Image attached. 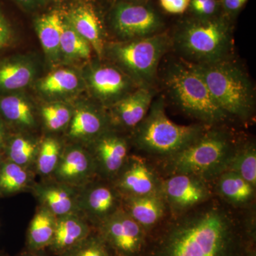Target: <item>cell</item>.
<instances>
[{
	"mask_svg": "<svg viewBox=\"0 0 256 256\" xmlns=\"http://www.w3.org/2000/svg\"><path fill=\"white\" fill-rule=\"evenodd\" d=\"M238 242L233 216L212 204L170 224L156 256H236Z\"/></svg>",
	"mask_w": 256,
	"mask_h": 256,
	"instance_id": "cell-1",
	"label": "cell"
},
{
	"mask_svg": "<svg viewBox=\"0 0 256 256\" xmlns=\"http://www.w3.org/2000/svg\"><path fill=\"white\" fill-rule=\"evenodd\" d=\"M234 23L224 15L197 18L185 15L170 34L172 50L193 65L208 64L234 57Z\"/></svg>",
	"mask_w": 256,
	"mask_h": 256,
	"instance_id": "cell-2",
	"label": "cell"
},
{
	"mask_svg": "<svg viewBox=\"0 0 256 256\" xmlns=\"http://www.w3.org/2000/svg\"><path fill=\"white\" fill-rule=\"evenodd\" d=\"M158 82L173 105L208 127H214L226 117L210 95L204 80L188 62L178 58L159 70Z\"/></svg>",
	"mask_w": 256,
	"mask_h": 256,
	"instance_id": "cell-3",
	"label": "cell"
},
{
	"mask_svg": "<svg viewBox=\"0 0 256 256\" xmlns=\"http://www.w3.org/2000/svg\"><path fill=\"white\" fill-rule=\"evenodd\" d=\"M192 65L228 119L247 122L254 117L255 87L248 74L234 57L215 63Z\"/></svg>",
	"mask_w": 256,
	"mask_h": 256,
	"instance_id": "cell-4",
	"label": "cell"
},
{
	"mask_svg": "<svg viewBox=\"0 0 256 256\" xmlns=\"http://www.w3.org/2000/svg\"><path fill=\"white\" fill-rule=\"evenodd\" d=\"M236 148L230 133L210 127L190 146L164 158V169L169 175H191L207 182L227 170Z\"/></svg>",
	"mask_w": 256,
	"mask_h": 256,
	"instance_id": "cell-5",
	"label": "cell"
},
{
	"mask_svg": "<svg viewBox=\"0 0 256 256\" xmlns=\"http://www.w3.org/2000/svg\"><path fill=\"white\" fill-rule=\"evenodd\" d=\"M208 128L175 124L166 116L165 98L160 96L154 98L144 118L131 132L130 141L140 150L164 159L190 146Z\"/></svg>",
	"mask_w": 256,
	"mask_h": 256,
	"instance_id": "cell-6",
	"label": "cell"
},
{
	"mask_svg": "<svg viewBox=\"0 0 256 256\" xmlns=\"http://www.w3.org/2000/svg\"><path fill=\"white\" fill-rule=\"evenodd\" d=\"M172 50L170 34L106 44L104 58L117 66L139 87L156 88L160 63Z\"/></svg>",
	"mask_w": 256,
	"mask_h": 256,
	"instance_id": "cell-7",
	"label": "cell"
},
{
	"mask_svg": "<svg viewBox=\"0 0 256 256\" xmlns=\"http://www.w3.org/2000/svg\"><path fill=\"white\" fill-rule=\"evenodd\" d=\"M107 25L118 38L116 42L140 40L166 31L162 14L151 2L118 0L108 14Z\"/></svg>",
	"mask_w": 256,
	"mask_h": 256,
	"instance_id": "cell-8",
	"label": "cell"
},
{
	"mask_svg": "<svg viewBox=\"0 0 256 256\" xmlns=\"http://www.w3.org/2000/svg\"><path fill=\"white\" fill-rule=\"evenodd\" d=\"M82 78L95 102L106 109L140 88L117 66L98 58L86 66Z\"/></svg>",
	"mask_w": 256,
	"mask_h": 256,
	"instance_id": "cell-9",
	"label": "cell"
},
{
	"mask_svg": "<svg viewBox=\"0 0 256 256\" xmlns=\"http://www.w3.org/2000/svg\"><path fill=\"white\" fill-rule=\"evenodd\" d=\"M122 207V195L111 182L96 178L80 188L78 214L94 228Z\"/></svg>",
	"mask_w": 256,
	"mask_h": 256,
	"instance_id": "cell-10",
	"label": "cell"
},
{
	"mask_svg": "<svg viewBox=\"0 0 256 256\" xmlns=\"http://www.w3.org/2000/svg\"><path fill=\"white\" fill-rule=\"evenodd\" d=\"M73 106L72 120L64 134L66 142L88 146L112 129L107 110L98 102L82 101Z\"/></svg>",
	"mask_w": 256,
	"mask_h": 256,
	"instance_id": "cell-11",
	"label": "cell"
},
{
	"mask_svg": "<svg viewBox=\"0 0 256 256\" xmlns=\"http://www.w3.org/2000/svg\"><path fill=\"white\" fill-rule=\"evenodd\" d=\"M96 229L119 255L132 256L142 248L144 229L122 207Z\"/></svg>",
	"mask_w": 256,
	"mask_h": 256,
	"instance_id": "cell-12",
	"label": "cell"
},
{
	"mask_svg": "<svg viewBox=\"0 0 256 256\" xmlns=\"http://www.w3.org/2000/svg\"><path fill=\"white\" fill-rule=\"evenodd\" d=\"M130 143L129 138L112 128L86 146L95 161L98 178L114 180L130 156Z\"/></svg>",
	"mask_w": 256,
	"mask_h": 256,
	"instance_id": "cell-13",
	"label": "cell"
},
{
	"mask_svg": "<svg viewBox=\"0 0 256 256\" xmlns=\"http://www.w3.org/2000/svg\"><path fill=\"white\" fill-rule=\"evenodd\" d=\"M206 183L191 175H170L162 180L160 194L166 205L180 213L210 200V192Z\"/></svg>",
	"mask_w": 256,
	"mask_h": 256,
	"instance_id": "cell-14",
	"label": "cell"
},
{
	"mask_svg": "<svg viewBox=\"0 0 256 256\" xmlns=\"http://www.w3.org/2000/svg\"><path fill=\"white\" fill-rule=\"evenodd\" d=\"M111 182L122 196L161 194V178L146 160L140 156H129Z\"/></svg>",
	"mask_w": 256,
	"mask_h": 256,
	"instance_id": "cell-15",
	"label": "cell"
},
{
	"mask_svg": "<svg viewBox=\"0 0 256 256\" xmlns=\"http://www.w3.org/2000/svg\"><path fill=\"white\" fill-rule=\"evenodd\" d=\"M52 178L78 188L98 178L95 161L87 146L66 142L60 163Z\"/></svg>",
	"mask_w": 256,
	"mask_h": 256,
	"instance_id": "cell-16",
	"label": "cell"
},
{
	"mask_svg": "<svg viewBox=\"0 0 256 256\" xmlns=\"http://www.w3.org/2000/svg\"><path fill=\"white\" fill-rule=\"evenodd\" d=\"M156 96V88H138L108 108L111 127L116 130L132 131L142 122Z\"/></svg>",
	"mask_w": 256,
	"mask_h": 256,
	"instance_id": "cell-17",
	"label": "cell"
},
{
	"mask_svg": "<svg viewBox=\"0 0 256 256\" xmlns=\"http://www.w3.org/2000/svg\"><path fill=\"white\" fill-rule=\"evenodd\" d=\"M79 190L80 188L48 178L36 181L30 193L38 202V206L60 217L78 214Z\"/></svg>",
	"mask_w": 256,
	"mask_h": 256,
	"instance_id": "cell-18",
	"label": "cell"
},
{
	"mask_svg": "<svg viewBox=\"0 0 256 256\" xmlns=\"http://www.w3.org/2000/svg\"><path fill=\"white\" fill-rule=\"evenodd\" d=\"M0 118L12 132L35 133L40 126L38 109L20 92L0 95Z\"/></svg>",
	"mask_w": 256,
	"mask_h": 256,
	"instance_id": "cell-19",
	"label": "cell"
},
{
	"mask_svg": "<svg viewBox=\"0 0 256 256\" xmlns=\"http://www.w3.org/2000/svg\"><path fill=\"white\" fill-rule=\"evenodd\" d=\"M64 15L70 26L90 43L98 58L104 60V50L107 44L104 23L94 6L90 4H79Z\"/></svg>",
	"mask_w": 256,
	"mask_h": 256,
	"instance_id": "cell-20",
	"label": "cell"
},
{
	"mask_svg": "<svg viewBox=\"0 0 256 256\" xmlns=\"http://www.w3.org/2000/svg\"><path fill=\"white\" fill-rule=\"evenodd\" d=\"M38 65L26 56H14L0 60V95L20 92L34 82Z\"/></svg>",
	"mask_w": 256,
	"mask_h": 256,
	"instance_id": "cell-21",
	"label": "cell"
},
{
	"mask_svg": "<svg viewBox=\"0 0 256 256\" xmlns=\"http://www.w3.org/2000/svg\"><path fill=\"white\" fill-rule=\"evenodd\" d=\"M94 229L78 214L56 217L54 236L48 248L58 256L86 238Z\"/></svg>",
	"mask_w": 256,
	"mask_h": 256,
	"instance_id": "cell-22",
	"label": "cell"
},
{
	"mask_svg": "<svg viewBox=\"0 0 256 256\" xmlns=\"http://www.w3.org/2000/svg\"><path fill=\"white\" fill-rule=\"evenodd\" d=\"M85 87L84 78L74 69L52 70L36 82V90L50 101L62 100Z\"/></svg>",
	"mask_w": 256,
	"mask_h": 256,
	"instance_id": "cell-23",
	"label": "cell"
},
{
	"mask_svg": "<svg viewBox=\"0 0 256 256\" xmlns=\"http://www.w3.org/2000/svg\"><path fill=\"white\" fill-rule=\"evenodd\" d=\"M122 207L143 228H151L164 216L166 203L161 194L122 196Z\"/></svg>",
	"mask_w": 256,
	"mask_h": 256,
	"instance_id": "cell-24",
	"label": "cell"
},
{
	"mask_svg": "<svg viewBox=\"0 0 256 256\" xmlns=\"http://www.w3.org/2000/svg\"><path fill=\"white\" fill-rule=\"evenodd\" d=\"M41 138L34 133L12 132L4 148L5 160L34 172Z\"/></svg>",
	"mask_w": 256,
	"mask_h": 256,
	"instance_id": "cell-25",
	"label": "cell"
},
{
	"mask_svg": "<svg viewBox=\"0 0 256 256\" xmlns=\"http://www.w3.org/2000/svg\"><path fill=\"white\" fill-rule=\"evenodd\" d=\"M63 14L52 12L42 15L35 22L37 36L47 60L56 63L60 60V40Z\"/></svg>",
	"mask_w": 256,
	"mask_h": 256,
	"instance_id": "cell-26",
	"label": "cell"
},
{
	"mask_svg": "<svg viewBox=\"0 0 256 256\" xmlns=\"http://www.w3.org/2000/svg\"><path fill=\"white\" fill-rule=\"evenodd\" d=\"M56 216L44 207L37 206L28 224L26 247L30 250H44L54 236Z\"/></svg>",
	"mask_w": 256,
	"mask_h": 256,
	"instance_id": "cell-27",
	"label": "cell"
},
{
	"mask_svg": "<svg viewBox=\"0 0 256 256\" xmlns=\"http://www.w3.org/2000/svg\"><path fill=\"white\" fill-rule=\"evenodd\" d=\"M33 170L5 160L0 170V196H10L31 192L36 182Z\"/></svg>",
	"mask_w": 256,
	"mask_h": 256,
	"instance_id": "cell-28",
	"label": "cell"
},
{
	"mask_svg": "<svg viewBox=\"0 0 256 256\" xmlns=\"http://www.w3.org/2000/svg\"><path fill=\"white\" fill-rule=\"evenodd\" d=\"M74 106L63 100L48 101L38 108L40 126L44 130V134L58 136L65 133L68 128Z\"/></svg>",
	"mask_w": 256,
	"mask_h": 256,
	"instance_id": "cell-29",
	"label": "cell"
},
{
	"mask_svg": "<svg viewBox=\"0 0 256 256\" xmlns=\"http://www.w3.org/2000/svg\"><path fill=\"white\" fill-rule=\"evenodd\" d=\"M66 142L63 138L53 134L41 138L34 172L40 178H52L62 158Z\"/></svg>",
	"mask_w": 256,
	"mask_h": 256,
	"instance_id": "cell-30",
	"label": "cell"
},
{
	"mask_svg": "<svg viewBox=\"0 0 256 256\" xmlns=\"http://www.w3.org/2000/svg\"><path fill=\"white\" fill-rule=\"evenodd\" d=\"M218 194L228 203L242 205L252 201L256 188L232 171H225L217 178Z\"/></svg>",
	"mask_w": 256,
	"mask_h": 256,
	"instance_id": "cell-31",
	"label": "cell"
},
{
	"mask_svg": "<svg viewBox=\"0 0 256 256\" xmlns=\"http://www.w3.org/2000/svg\"><path fill=\"white\" fill-rule=\"evenodd\" d=\"M92 46L67 21L63 14L60 40V58L68 62L90 60Z\"/></svg>",
	"mask_w": 256,
	"mask_h": 256,
	"instance_id": "cell-32",
	"label": "cell"
},
{
	"mask_svg": "<svg viewBox=\"0 0 256 256\" xmlns=\"http://www.w3.org/2000/svg\"><path fill=\"white\" fill-rule=\"evenodd\" d=\"M226 171H232L256 188V148L254 142L236 148Z\"/></svg>",
	"mask_w": 256,
	"mask_h": 256,
	"instance_id": "cell-33",
	"label": "cell"
},
{
	"mask_svg": "<svg viewBox=\"0 0 256 256\" xmlns=\"http://www.w3.org/2000/svg\"><path fill=\"white\" fill-rule=\"evenodd\" d=\"M112 250L95 228L86 238L58 256H112Z\"/></svg>",
	"mask_w": 256,
	"mask_h": 256,
	"instance_id": "cell-34",
	"label": "cell"
},
{
	"mask_svg": "<svg viewBox=\"0 0 256 256\" xmlns=\"http://www.w3.org/2000/svg\"><path fill=\"white\" fill-rule=\"evenodd\" d=\"M185 14L197 18H212L223 15L220 0H190Z\"/></svg>",
	"mask_w": 256,
	"mask_h": 256,
	"instance_id": "cell-35",
	"label": "cell"
},
{
	"mask_svg": "<svg viewBox=\"0 0 256 256\" xmlns=\"http://www.w3.org/2000/svg\"><path fill=\"white\" fill-rule=\"evenodd\" d=\"M249 0H220L222 14L236 22Z\"/></svg>",
	"mask_w": 256,
	"mask_h": 256,
	"instance_id": "cell-36",
	"label": "cell"
},
{
	"mask_svg": "<svg viewBox=\"0 0 256 256\" xmlns=\"http://www.w3.org/2000/svg\"><path fill=\"white\" fill-rule=\"evenodd\" d=\"M160 8L168 14L183 15L188 11L190 0H158Z\"/></svg>",
	"mask_w": 256,
	"mask_h": 256,
	"instance_id": "cell-37",
	"label": "cell"
},
{
	"mask_svg": "<svg viewBox=\"0 0 256 256\" xmlns=\"http://www.w3.org/2000/svg\"><path fill=\"white\" fill-rule=\"evenodd\" d=\"M13 40L11 25L0 10V50L10 46Z\"/></svg>",
	"mask_w": 256,
	"mask_h": 256,
	"instance_id": "cell-38",
	"label": "cell"
},
{
	"mask_svg": "<svg viewBox=\"0 0 256 256\" xmlns=\"http://www.w3.org/2000/svg\"><path fill=\"white\" fill-rule=\"evenodd\" d=\"M11 132L12 131L10 130V128L3 121V120L0 118V154H4L6 141H8Z\"/></svg>",
	"mask_w": 256,
	"mask_h": 256,
	"instance_id": "cell-39",
	"label": "cell"
},
{
	"mask_svg": "<svg viewBox=\"0 0 256 256\" xmlns=\"http://www.w3.org/2000/svg\"><path fill=\"white\" fill-rule=\"evenodd\" d=\"M24 9L32 10L38 9L46 3L47 0H14Z\"/></svg>",
	"mask_w": 256,
	"mask_h": 256,
	"instance_id": "cell-40",
	"label": "cell"
},
{
	"mask_svg": "<svg viewBox=\"0 0 256 256\" xmlns=\"http://www.w3.org/2000/svg\"><path fill=\"white\" fill-rule=\"evenodd\" d=\"M43 252L44 250H28L26 252H23L20 256H48Z\"/></svg>",
	"mask_w": 256,
	"mask_h": 256,
	"instance_id": "cell-41",
	"label": "cell"
},
{
	"mask_svg": "<svg viewBox=\"0 0 256 256\" xmlns=\"http://www.w3.org/2000/svg\"><path fill=\"white\" fill-rule=\"evenodd\" d=\"M126 1L134 2L146 3L150 2L151 0H126Z\"/></svg>",
	"mask_w": 256,
	"mask_h": 256,
	"instance_id": "cell-42",
	"label": "cell"
},
{
	"mask_svg": "<svg viewBox=\"0 0 256 256\" xmlns=\"http://www.w3.org/2000/svg\"><path fill=\"white\" fill-rule=\"evenodd\" d=\"M5 158L4 154H0V170H1L3 162H4Z\"/></svg>",
	"mask_w": 256,
	"mask_h": 256,
	"instance_id": "cell-43",
	"label": "cell"
},
{
	"mask_svg": "<svg viewBox=\"0 0 256 256\" xmlns=\"http://www.w3.org/2000/svg\"><path fill=\"white\" fill-rule=\"evenodd\" d=\"M246 256H256V252H249Z\"/></svg>",
	"mask_w": 256,
	"mask_h": 256,
	"instance_id": "cell-44",
	"label": "cell"
},
{
	"mask_svg": "<svg viewBox=\"0 0 256 256\" xmlns=\"http://www.w3.org/2000/svg\"><path fill=\"white\" fill-rule=\"evenodd\" d=\"M118 256H128L119 255Z\"/></svg>",
	"mask_w": 256,
	"mask_h": 256,
	"instance_id": "cell-45",
	"label": "cell"
}]
</instances>
